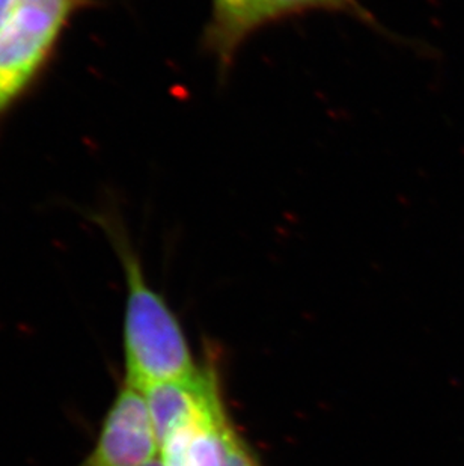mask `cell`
Segmentation results:
<instances>
[{
	"instance_id": "2",
	"label": "cell",
	"mask_w": 464,
	"mask_h": 466,
	"mask_svg": "<svg viewBox=\"0 0 464 466\" xmlns=\"http://www.w3.org/2000/svg\"><path fill=\"white\" fill-rule=\"evenodd\" d=\"M88 0H18L13 20L0 31V115L25 96Z\"/></svg>"
},
{
	"instance_id": "1",
	"label": "cell",
	"mask_w": 464,
	"mask_h": 466,
	"mask_svg": "<svg viewBox=\"0 0 464 466\" xmlns=\"http://www.w3.org/2000/svg\"><path fill=\"white\" fill-rule=\"evenodd\" d=\"M100 225L124 270L127 296L124 314L126 379L139 390L192 379L201 371L178 317L151 287L139 254L121 220L101 216Z\"/></svg>"
},
{
	"instance_id": "7",
	"label": "cell",
	"mask_w": 464,
	"mask_h": 466,
	"mask_svg": "<svg viewBox=\"0 0 464 466\" xmlns=\"http://www.w3.org/2000/svg\"><path fill=\"white\" fill-rule=\"evenodd\" d=\"M18 0H0V31L13 20Z\"/></svg>"
},
{
	"instance_id": "3",
	"label": "cell",
	"mask_w": 464,
	"mask_h": 466,
	"mask_svg": "<svg viewBox=\"0 0 464 466\" xmlns=\"http://www.w3.org/2000/svg\"><path fill=\"white\" fill-rule=\"evenodd\" d=\"M312 11L348 14L377 26L358 0H213L202 47L215 57L220 73H228L241 46L261 27Z\"/></svg>"
},
{
	"instance_id": "4",
	"label": "cell",
	"mask_w": 464,
	"mask_h": 466,
	"mask_svg": "<svg viewBox=\"0 0 464 466\" xmlns=\"http://www.w3.org/2000/svg\"><path fill=\"white\" fill-rule=\"evenodd\" d=\"M160 453L144 391L124 382L88 456L77 466H146Z\"/></svg>"
},
{
	"instance_id": "6",
	"label": "cell",
	"mask_w": 464,
	"mask_h": 466,
	"mask_svg": "<svg viewBox=\"0 0 464 466\" xmlns=\"http://www.w3.org/2000/svg\"><path fill=\"white\" fill-rule=\"evenodd\" d=\"M227 466H263L232 424L227 433Z\"/></svg>"
},
{
	"instance_id": "5",
	"label": "cell",
	"mask_w": 464,
	"mask_h": 466,
	"mask_svg": "<svg viewBox=\"0 0 464 466\" xmlns=\"http://www.w3.org/2000/svg\"><path fill=\"white\" fill-rule=\"evenodd\" d=\"M231 424L220 397L160 440L158 461L162 466H227V433Z\"/></svg>"
}]
</instances>
